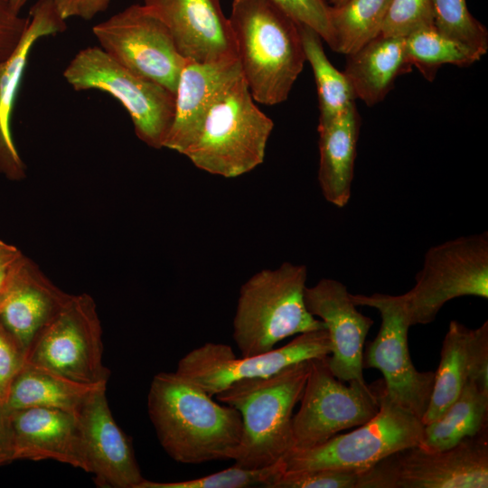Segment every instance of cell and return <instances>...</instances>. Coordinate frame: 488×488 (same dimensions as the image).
I'll list each match as a JSON object with an SVG mask.
<instances>
[{"label":"cell","mask_w":488,"mask_h":488,"mask_svg":"<svg viewBox=\"0 0 488 488\" xmlns=\"http://www.w3.org/2000/svg\"><path fill=\"white\" fill-rule=\"evenodd\" d=\"M102 329L94 299L70 295L66 304L37 334L24 361L85 384L107 383Z\"/></svg>","instance_id":"8fae6325"},{"label":"cell","mask_w":488,"mask_h":488,"mask_svg":"<svg viewBox=\"0 0 488 488\" xmlns=\"http://www.w3.org/2000/svg\"><path fill=\"white\" fill-rule=\"evenodd\" d=\"M273 127L241 75L214 102L183 155L211 174L237 177L263 163Z\"/></svg>","instance_id":"5b68a950"},{"label":"cell","mask_w":488,"mask_h":488,"mask_svg":"<svg viewBox=\"0 0 488 488\" xmlns=\"http://www.w3.org/2000/svg\"><path fill=\"white\" fill-rule=\"evenodd\" d=\"M318 183L325 200L344 207L351 197L360 117L355 103L323 123H318Z\"/></svg>","instance_id":"603a6c76"},{"label":"cell","mask_w":488,"mask_h":488,"mask_svg":"<svg viewBox=\"0 0 488 488\" xmlns=\"http://www.w3.org/2000/svg\"><path fill=\"white\" fill-rule=\"evenodd\" d=\"M229 20L253 99L286 100L306 61L299 24L272 0H233Z\"/></svg>","instance_id":"7a4b0ae2"},{"label":"cell","mask_w":488,"mask_h":488,"mask_svg":"<svg viewBox=\"0 0 488 488\" xmlns=\"http://www.w3.org/2000/svg\"><path fill=\"white\" fill-rule=\"evenodd\" d=\"M110 0H80L76 10V17L90 20L98 14L105 11Z\"/></svg>","instance_id":"f35d334b"},{"label":"cell","mask_w":488,"mask_h":488,"mask_svg":"<svg viewBox=\"0 0 488 488\" xmlns=\"http://www.w3.org/2000/svg\"><path fill=\"white\" fill-rule=\"evenodd\" d=\"M351 298L356 306L377 309L381 318L377 336L363 352V369L379 370L387 395L422 419L429 404L435 372L418 371L412 362L408 344L411 325L401 295L351 294Z\"/></svg>","instance_id":"7c38bea8"},{"label":"cell","mask_w":488,"mask_h":488,"mask_svg":"<svg viewBox=\"0 0 488 488\" xmlns=\"http://www.w3.org/2000/svg\"><path fill=\"white\" fill-rule=\"evenodd\" d=\"M434 24L433 0H391L381 34L406 37Z\"/></svg>","instance_id":"1f68e13d"},{"label":"cell","mask_w":488,"mask_h":488,"mask_svg":"<svg viewBox=\"0 0 488 488\" xmlns=\"http://www.w3.org/2000/svg\"><path fill=\"white\" fill-rule=\"evenodd\" d=\"M327 358L310 360L300 407L293 416L294 449L324 443L344 429L368 422L380 409L383 382L369 386L352 380L345 385L332 373Z\"/></svg>","instance_id":"30bf717a"},{"label":"cell","mask_w":488,"mask_h":488,"mask_svg":"<svg viewBox=\"0 0 488 488\" xmlns=\"http://www.w3.org/2000/svg\"><path fill=\"white\" fill-rule=\"evenodd\" d=\"M411 68L405 38L380 33L346 55L343 73L355 99L373 106L385 99L396 78Z\"/></svg>","instance_id":"cb8c5ba5"},{"label":"cell","mask_w":488,"mask_h":488,"mask_svg":"<svg viewBox=\"0 0 488 488\" xmlns=\"http://www.w3.org/2000/svg\"><path fill=\"white\" fill-rule=\"evenodd\" d=\"M434 24L442 33L482 56L488 51V31L470 13L466 0H433Z\"/></svg>","instance_id":"4dcf8cb0"},{"label":"cell","mask_w":488,"mask_h":488,"mask_svg":"<svg viewBox=\"0 0 488 488\" xmlns=\"http://www.w3.org/2000/svg\"><path fill=\"white\" fill-rule=\"evenodd\" d=\"M23 362V350L0 321V401L5 402L11 385Z\"/></svg>","instance_id":"e575fe53"},{"label":"cell","mask_w":488,"mask_h":488,"mask_svg":"<svg viewBox=\"0 0 488 488\" xmlns=\"http://www.w3.org/2000/svg\"><path fill=\"white\" fill-rule=\"evenodd\" d=\"M306 277L305 265L285 262L243 284L233 320V339L241 357L268 352L295 334L326 329L305 306Z\"/></svg>","instance_id":"277c9868"},{"label":"cell","mask_w":488,"mask_h":488,"mask_svg":"<svg viewBox=\"0 0 488 488\" xmlns=\"http://www.w3.org/2000/svg\"><path fill=\"white\" fill-rule=\"evenodd\" d=\"M423 428L421 418L392 400L383 388L380 409L371 420L318 446L293 449L283 461L286 471L363 470L393 453L419 446Z\"/></svg>","instance_id":"52a82bcc"},{"label":"cell","mask_w":488,"mask_h":488,"mask_svg":"<svg viewBox=\"0 0 488 488\" xmlns=\"http://www.w3.org/2000/svg\"><path fill=\"white\" fill-rule=\"evenodd\" d=\"M61 16L67 20L74 17L80 0H52Z\"/></svg>","instance_id":"ab89813d"},{"label":"cell","mask_w":488,"mask_h":488,"mask_svg":"<svg viewBox=\"0 0 488 488\" xmlns=\"http://www.w3.org/2000/svg\"><path fill=\"white\" fill-rule=\"evenodd\" d=\"M107 383L85 384L24 361L5 405L9 410L45 408L77 415L89 396Z\"/></svg>","instance_id":"d4e9b609"},{"label":"cell","mask_w":488,"mask_h":488,"mask_svg":"<svg viewBox=\"0 0 488 488\" xmlns=\"http://www.w3.org/2000/svg\"><path fill=\"white\" fill-rule=\"evenodd\" d=\"M27 0H10V4L14 12L20 14L21 9L26 4Z\"/></svg>","instance_id":"60d3db41"},{"label":"cell","mask_w":488,"mask_h":488,"mask_svg":"<svg viewBox=\"0 0 488 488\" xmlns=\"http://www.w3.org/2000/svg\"><path fill=\"white\" fill-rule=\"evenodd\" d=\"M404 38L410 66L429 80L435 78L441 65L467 67L483 57L471 47L442 33L435 25L418 29Z\"/></svg>","instance_id":"f1b7e54d"},{"label":"cell","mask_w":488,"mask_h":488,"mask_svg":"<svg viewBox=\"0 0 488 488\" xmlns=\"http://www.w3.org/2000/svg\"><path fill=\"white\" fill-rule=\"evenodd\" d=\"M488 298V232L462 236L425 253L414 286L401 295L410 325L433 322L448 301Z\"/></svg>","instance_id":"9c48e42d"},{"label":"cell","mask_w":488,"mask_h":488,"mask_svg":"<svg viewBox=\"0 0 488 488\" xmlns=\"http://www.w3.org/2000/svg\"><path fill=\"white\" fill-rule=\"evenodd\" d=\"M361 471L332 468L285 470L272 488H358Z\"/></svg>","instance_id":"d6a6232c"},{"label":"cell","mask_w":488,"mask_h":488,"mask_svg":"<svg viewBox=\"0 0 488 488\" xmlns=\"http://www.w3.org/2000/svg\"><path fill=\"white\" fill-rule=\"evenodd\" d=\"M469 380L488 389V322L469 329L453 320L442 343L440 361L422 423L427 425L439 418Z\"/></svg>","instance_id":"d6986e66"},{"label":"cell","mask_w":488,"mask_h":488,"mask_svg":"<svg viewBox=\"0 0 488 488\" xmlns=\"http://www.w3.org/2000/svg\"><path fill=\"white\" fill-rule=\"evenodd\" d=\"M147 408L162 447L174 461L234 459L242 438L239 412L217 403L175 371L154 376Z\"/></svg>","instance_id":"6da1fadb"},{"label":"cell","mask_w":488,"mask_h":488,"mask_svg":"<svg viewBox=\"0 0 488 488\" xmlns=\"http://www.w3.org/2000/svg\"><path fill=\"white\" fill-rule=\"evenodd\" d=\"M28 23L29 16L23 17L14 12L10 0H0V60L5 59L14 52Z\"/></svg>","instance_id":"d590c367"},{"label":"cell","mask_w":488,"mask_h":488,"mask_svg":"<svg viewBox=\"0 0 488 488\" xmlns=\"http://www.w3.org/2000/svg\"><path fill=\"white\" fill-rule=\"evenodd\" d=\"M17 459H52L89 473L82 435L74 415L66 411L28 408L10 410Z\"/></svg>","instance_id":"44dd1931"},{"label":"cell","mask_w":488,"mask_h":488,"mask_svg":"<svg viewBox=\"0 0 488 488\" xmlns=\"http://www.w3.org/2000/svg\"><path fill=\"white\" fill-rule=\"evenodd\" d=\"M330 6L338 5L343 3L345 0H325Z\"/></svg>","instance_id":"b9f144b4"},{"label":"cell","mask_w":488,"mask_h":488,"mask_svg":"<svg viewBox=\"0 0 488 488\" xmlns=\"http://www.w3.org/2000/svg\"><path fill=\"white\" fill-rule=\"evenodd\" d=\"M144 5L166 25L179 54L187 61L238 59L221 0H145Z\"/></svg>","instance_id":"9a60e30c"},{"label":"cell","mask_w":488,"mask_h":488,"mask_svg":"<svg viewBox=\"0 0 488 488\" xmlns=\"http://www.w3.org/2000/svg\"><path fill=\"white\" fill-rule=\"evenodd\" d=\"M299 31L305 60L310 63L315 80L319 123L326 122L355 103L356 99L343 71L338 70L327 58L321 36L304 24H299Z\"/></svg>","instance_id":"83f0119b"},{"label":"cell","mask_w":488,"mask_h":488,"mask_svg":"<svg viewBox=\"0 0 488 488\" xmlns=\"http://www.w3.org/2000/svg\"><path fill=\"white\" fill-rule=\"evenodd\" d=\"M297 23L314 30L329 44L331 26L329 5L325 0H272Z\"/></svg>","instance_id":"836d02e7"},{"label":"cell","mask_w":488,"mask_h":488,"mask_svg":"<svg viewBox=\"0 0 488 488\" xmlns=\"http://www.w3.org/2000/svg\"><path fill=\"white\" fill-rule=\"evenodd\" d=\"M304 297L307 310L324 323L328 332L332 373L343 381H365L363 348L373 321L357 310L347 287L335 279L323 278L305 286Z\"/></svg>","instance_id":"2e32d148"},{"label":"cell","mask_w":488,"mask_h":488,"mask_svg":"<svg viewBox=\"0 0 488 488\" xmlns=\"http://www.w3.org/2000/svg\"><path fill=\"white\" fill-rule=\"evenodd\" d=\"M92 33L117 62L175 95L187 61L179 54L166 25L144 4L132 5L96 24Z\"/></svg>","instance_id":"4fadbf2b"},{"label":"cell","mask_w":488,"mask_h":488,"mask_svg":"<svg viewBox=\"0 0 488 488\" xmlns=\"http://www.w3.org/2000/svg\"><path fill=\"white\" fill-rule=\"evenodd\" d=\"M284 461L250 469L233 465L231 467L206 476L178 482H153L144 479L136 488H272L285 472Z\"/></svg>","instance_id":"f546056e"},{"label":"cell","mask_w":488,"mask_h":488,"mask_svg":"<svg viewBox=\"0 0 488 488\" xmlns=\"http://www.w3.org/2000/svg\"><path fill=\"white\" fill-rule=\"evenodd\" d=\"M391 0H345L329 6L330 48L342 54L360 49L381 33Z\"/></svg>","instance_id":"4316f807"},{"label":"cell","mask_w":488,"mask_h":488,"mask_svg":"<svg viewBox=\"0 0 488 488\" xmlns=\"http://www.w3.org/2000/svg\"><path fill=\"white\" fill-rule=\"evenodd\" d=\"M488 430L444 450L402 449L360 472L358 488H487Z\"/></svg>","instance_id":"ba28073f"},{"label":"cell","mask_w":488,"mask_h":488,"mask_svg":"<svg viewBox=\"0 0 488 488\" xmlns=\"http://www.w3.org/2000/svg\"><path fill=\"white\" fill-rule=\"evenodd\" d=\"M309 370L310 360H305L268 377L238 381L215 395L241 416L242 438L234 465L250 469L268 466L294 449L293 411Z\"/></svg>","instance_id":"3957f363"},{"label":"cell","mask_w":488,"mask_h":488,"mask_svg":"<svg viewBox=\"0 0 488 488\" xmlns=\"http://www.w3.org/2000/svg\"><path fill=\"white\" fill-rule=\"evenodd\" d=\"M15 460L10 410L0 401V465Z\"/></svg>","instance_id":"74e56055"},{"label":"cell","mask_w":488,"mask_h":488,"mask_svg":"<svg viewBox=\"0 0 488 488\" xmlns=\"http://www.w3.org/2000/svg\"><path fill=\"white\" fill-rule=\"evenodd\" d=\"M75 417L97 486L136 488L145 478L130 441L109 409L106 386L93 391Z\"/></svg>","instance_id":"e0dca14e"},{"label":"cell","mask_w":488,"mask_h":488,"mask_svg":"<svg viewBox=\"0 0 488 488\" xmlns=\"http://www.w3.org/2000/svg\"><path fill=\"white\" fill-rule=\"evenodd\" d=\"M488 430V389L469 380L446 412L424 425L419 444L424 449H447Z\"/></svg>","instance_id":"484cf974"},{"label":"cell","mask_w":488,"mask_h":488,"mask_svg":"<svg viewBox=\"0 0 488 488\" xmlns=\"http://www.w3.org/2000/svg\"><path fill=\"white\" fill-rule=\"evenodd\" d=\"M330 352L326 329L300 333L280 348L250 357H237L227 344L206 343L185 354L175 372L213 397L238 381L268 377L291 364Z\"/></svg>","instance_id":"5bb4252c"},{"label":"cell","mask_w":488,"mask_h":488,"mask_svg":"<svg viewBox=\"0 0 488 488\" xmlns=\"http://www.w3.org/2000/svg\"><path fill=\"white\" fill-rule=\"evenodd\" d=\"M241 75L238 59L213 63L187 61L179 77L174 118L164 147L183 155L196 139L214 102Z\"/></svg>","instance_id":"ffe728a7"},{"label":"cell","mask_w":488,"mask_h":488,"mask_svg":"<svg viewBox=\"0 0 488 488\" xmlns=\"http://www.w3.org/2000/svg\"><path fill=\"white\" fill-rule=\"evenodd\" d=\"M70 297L26 257L0 311V321L25 353Z\"/></svg>","instance_id":"7402d4cb"},{"label":"cell","mask_w":488,"mask_h":488,"mask_svg":"<svg viewBox=\"0 0 488 488\" xmlns=\"http://www.w3.org/2000/svg\"><path fill=\"white\" fill-rule=\"evenodd\" d=\"M67 28L52 0H38L29 12V23L14 52L0 60V173L7 179L19 181L26 176L12 133V114L30 53L42 37L55 35Z\"/></svg>","instance_id":"ac0fdd59"},{"label":"cell","mask_w":488,"mask_h":488,"mask_svg":"<svg viewBox=\"0 0 488 488\" xmlns=\"http://www.w3.org/2000/svg\"><path fill=\"white\" fill-rule=\"evenodd\" d=\"M25 258L16 247L0 240V311Z\"/></svg>","instance_id":"8d00e7d4"},{"label":"cell","mask_w":488,"mask_h":488,"mask_svg":"<svg viewBox=\"0 0 488 488\" xmlns=\"http://www.w3.org/2000/svg\"><path fill=\"white\" fill-rule=\"evenodd\" d=\"M63 78L76 91L111 95L129 114L137 137L150 147H164L174 114L175 95L170 90L130 71L99 46L80 50Z\"/></svg>","instance_id":"8992f818"}]
</instances>
